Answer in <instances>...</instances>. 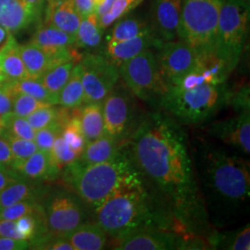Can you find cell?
<instances>
[{
    "label": "cell",
    "instance_id": "20",
    "mask_svg": "<svg viewBox=\"0 0 250 250\" xmlns=\"http://www.w3.org/2000/svg\"><path fill=\"white\" fill-rule=\"evenodd\" d=\"M21 178L30 181L53 179L60 172L52 164L49 153L37 150L27 160L13 166Z\"/></svg>",
    "mask_w": 250,
    "mask_h": 250
},
{
    "label": "cell",
    "instance_id": "28",
    "mask_svg": "<svg viewBox=\"0 0 250 250\" xmlns=\"http://www.w3.org/2000/svg\"><path fill=\"white\" fill-rule=\"evenodd\" d=\"M107 36V44H114L134 38L151 29L149 23L137 17H123L113 24Z\"/></svg>",
    "mask_w": 250,
    "mask_h": 250
},
{
    "label": "cell",
    "instance_id": "42",
    "mask_svg": "<svg viewBox=\"0 0 250 250\" xmlns=\"http://www.w3.org/2000/svg\"><path fill=\"white\" fill-rule=\"evenodd\" d=\"M14 95L5 82L0 83V116L5 117L12 111Z\"/></svg>",
    "mask_w": 250,
    "mask_h": 250
},
{
    "label": "cell",
    "instance_id": "52",
    "mask_svg": "<svg viewBox=\"0 0 250 250\" xmlns=\"http://www.w3.org/2000/svg\"><path fill=\"white\" fill-rule=\"evenodd\" d=\"M0 57H1V54H0ZM3 81V77H2V72H1V66H0V83Z\"/></svg>",
    "mask_w": 250,
    "mask_h": 250
},
{
    "label": "cell",
    "instance_id": "33",
    "mask_svg": "<svg viewBox=\"0 0 250 250\" xmlns=\"http://www.w3.org/2000/svg\"><path fill=\"white\" fill-rule=\"evenodd\" d=\"M50 160L54 167L61 171L79 159L77 153L64 140L62 134L57 136L54 141L51 151L49 152Z\"/></svg>",
    "mask_w": 250,
    "mask_h": 250
},
{
    "label": "cell",
    "instance_id": "26",
    "mask_svg": "<svg viewBox=\"0 0 250 250\" xmlns=\"http://www.w3.org/2000/svg\"><path fill=\"white\" fill-rule=\"evenodd\" d=\"M103 35L104 30L100 26L99 17L96 12L91 13L82 19L75 36L74 46L85 50L98 48L102 43Z\"/></svg>",
    "mask_w": 250,
    "mask_h": 250
},
{
    "label": "cell",
    "instance_id": "35",
    "mask_svg": "<svg viewBox=\"0 0 250 250\" xmlns=\"http://www.w3.org/2000/svg\"><path fill=\"white\" fill-rule=\"evenodd\" d=\"M0 134L3 135L9 142L11 153L13 156V160H14L13 166L25 161L38 150V147L34 140H27L23 138H20L8 133H0Z\"/></svg>",
    "mask_w": 250,
    "mask_h": 250
},
{
    "label": "cell",
    "instance_id": "44",
    "mask_svg": "<svg viewBox=\"0 0 250 250\" xmlns=\"http://www.w3.org/2000/svg\"><path fill=\"white\" fill-rule=\"evenodd\" d=\"M0 237L24 240L16 227V222L10 220H0Z\"/></svg>",
    "mask_w": 250,
    "mask_h": 250
},
{
    "label": "cell",
    "instance_id": "29",
    "mask_svg": "<svg viewBox=\"0 0 250 250\" xmlns=\"http://www.w3.org/2000/svg\"><path fill=\"white\" fill-rule=\"evenodd\" d=\"M83 86L81 77V67L79 62L72 69L71 76L62 90L59 94L58 105L66 108H78L83 104Z\"/></svg>",
    "mask_w": 250,
    "mask_h": 250
},
{
    "label": "cell",
    "instance_id": "3",
    "mask_svg": "<svg viewBox=\"0 0 250 250\" xmlns=\"http://www.w3.org/2000/svg\"><path fill=\"white\" fill-rule=\"evenodd\" d=\"M143 179L125 147L109 161L82 165L77 160L66 167V181L94 208L118 193L142 186Z\"/></svg>",
    "mask_w": 250,
    "mask_h": 250
},
{
    "label": "cell",
    "instance_id": "7",
    "mask_svg": "<svg viewBox=\"0 0 250 250\" xmlns=\"http://www.w3.org/2000/svg\"><path fill=\"white\" fill-rule=\"evenodd\" d=\"M250 11L241 0H226L220 13L214 54L231 73L239 63L247 40Z\"/></svg>",
    "mask_w": 250,
    "mask_h": 250
},
{
    "label": "cell",
    "instance_id": "27",
    "mask_svg": "<svg viewBox=\"0 0 250 250\" xmlns=\"http://www.w3.org/2000/svg\"><path fill=\"white\" fill-rule=\"evenodd\" d=\"M41 188L26 179H20L0 191V209L20 201L37 200Z\"/></svg>",
    "mask_w": 250,
    "mask_h": 250
},
{
    "label": "cell",
    "instance_id": "13",
    "mask_svg": "<svg viewBox=\"0 0 250 250\" xmlns=\"http://www.w3.org/2000/svg\"><path fill=\"white\" fill-rule=\"evenodd\" d=\"M114 250H170L185 249V241L173 232L159 227H145L127 232L115 238Z\"/></svg>",
    "mask_w": 250,
    "mask_h": 250
},
{
    "label": "cell",
    "instance_id": "1",
    "mask_svg": "<svg viewBox=\"0 0 250 250\" xmlns=\"http://www.w3.org/2000/svg\"><path fill=\"white\" fill-rule=\"evenodd\" d=\"M126 150L136 169L159 189L179 219L197 221L207 214L188 134L175 120L161 111L139 117L126 137Z\"/></svg>",
    "mask_w": 250,
    "mask_h": 250
},
{
    "label": "cell",
    "instance_id": "10",
    "mask_svg": "<svg viewBox=\"0 0 250 250\" xmlns=\"http://www.w3.org/2000/svg\"><path fill=\"white\" fill-rule=\"evenodd\" d=\"M83 104L102 102L121 78L119 68L104 55L85 54L79 61Z\"/></svg>",
    "mask_w": 250,
    "mask_h": 250
},
{
    "label": "cell",
    "instance_id": "6",
    "mask_svg": "<svg viewBox=\"0 0 250 250\" xmlns=\"http://www.w3.org/2000/svg\"><path fill=\"white\" fill-rule=\"evenodd\" d=\"M226 0H183L178 38L199 55L214 53L215 36Z\"/></svg>",
    "mask_w": 250,
    "mask_h": 250
},
{
    "label": "cell",
    "instance_id": "15",
    "mask_svg": "<svg viewBox=\"0 0 250 250\" xmlns=\"http://www.w3.org/2000/svg\"><path fill=\"white\" fill-rule=\"evenodd\" d=\"M182 8L183 0H152L149 25L162 42L178 38Z\"/></svg>",
    "mask_w": 250,
    "mask_h": 250
},
{
    "label": "cell",
    "instance_id": "19",
    "mask_svg": "<svg viewBox=\"0 0 250 250\" xmlns=\"http://www.w3.org/2000/svg\"><path fill=\"white\" fill-rule=\"evenodd\" d=\"M39 21L23 0H0V26L12 34L21 32Z\"/></svg>",
    "mask_w": 250,
    "mask_h": 250
},
{
    "label": "cell",
    "instance_id": "43",
    "mask_svg": "<svg viewBox=\"0 0 250 250\" xmlns=\"http://www.w3.org/2000/svg\"><path fill=\"white\" fill-rule=\"evenodd\" d=\"M13 163L14 160L9 142L0 134V167L12 169Z\"/></svg>",
    "mask_w": 250,
    "mask_h": 250
},
{
    "label": "cell",
    "instance_id": "16",
    "mask_svg": "<svg viewBox=\"0 0 250 250\" xmlns=\"http://www.w3.org/2000/svg\"><path fill=\"white\" fill-rule=\"evenodd\" d=\"M75 38L62 30L49 24H41L32 36L31 43L37 45L50 57L60 61L68 62L77 60L74 52Z\"/></svg>",
    "mask_w": 250,
    "mask_h": 250
},
{
    "label": "cell",
    "instance_id": "34",
    "mask_svg": "<svg viewBox=\"0 0 250 250\" xmlns=\"http://www.w3.org/2000/svg\"><path fill=\"white\" fill-rule=\"evenodd\" d=\"M36 132L26 118L17 116L12 111L3 118L2 128L0 129V133H8L27 140H34Z\"/></svg>",
    "mask_w": 250,
    "mask_h": 250
},
{
    "label": "cell",
    "instance_id": "36",
    "mask_svg": "<svg viewBox=\"0 0 250 250\" xmlns=\"http://www.w3.org/2000/svg\"><path fill=\"white\" fill-rule=\"evenodd\" d=\"M143 1L144 0H115V2L107 13L99 17L100 26L105 31L118 20L125 17V15H127L130 11L140 5Z\"/></svg>",
    "mask_w": 250,
    "mask_h": 250
},
{
    "label": "cell",
    "instance_id": "30",
    "mask_svg": "<svg viewBox=\"0 0 250 250\" xmlns=\"http://www.w3.org/2000/svg\"><path fill=\"white\" fill-rule=\"evenodd\" d=\"M78 62L77 60H71L60 63L45 72L39 79L56 99L59 98V94L69 80L72 69Z\"/></svg>",
    "mask_w": 250,
    "mask_h": 250
},
{
    "label": "cell",
    "instance_id": "5",
    "mask_svg": "<svg viewBox=\"0 0 250 250\" xmlns=\"http://www.w3.org/2000/svg\"><path fill=\"white\" fill-rule=\"evenodd\" d=\"M97 224L109 236L117 238L145 227H157L150 196L144 185L109 197L95 208Z\"/></svg>",
    "mask_w": 250,
    "mask_h": 250
},
{
    "label": "cell",
    "instance_id": "11",
    "mask_svg": "<svg viewBox=\"0 0 250 250\" xmlns=\"http://www.w3.org/2000/svg\"><path fill=\"white\" fill-rule=\"evenodd\" d=\"M102 108L105 134L124 141L138 120L133 93L117 83L102 101Z\"/></svg>",
    "mask_w": 250,
    "mask_h": 250
},
{
    "label": "cell",
    "instance_id": "14",
    "mask_svg": "<svg viewBox=\"0 0 250 250\" xmlns=\"http://www.w3.org/2000/svg\"><path fill=\"white\" fill-rule=\"evenodd\" d=\"M208 134L231 146L244 156L250 153V111L245 109L235 117L213 123L208 127Z\"/></svg>",
    "mask_w": 250,
    "mask_h": 250
},
{
    "label": "cell",
    "instance_id": "37",
    "mask_svg": "<svg viewBox=\"0 0 250 250\" xmlns=\"http://www.w3.org/2000/svg\"><path fill=\"white\" fill-rule=\"evenodd\" d=\"M62 124L58 120L45 128L37 130L34 141L38 147V150L46 153L51 151L54 141L58 135L62 134Z\"/></svg>",
    "mask_w": 250,
    "mask_h": 250
},
{
    "label": "cell",
    "instance_id": "25",
    "mask_svg": "<svg viewBox=\"0 0 250 250\" xmlns=\"http://www.w3.org/2000/svg\"><path fill=\"white\" fill-rule=\"evenodd\" d=\"M81 128L87 143L105 134L102 102L88 103L79 109Z\"/></svg>",
    "mask_w": 250,
    "mask_h": 250
},
{
    "label": "cell",
    "instance_id": "31",
    "mask_svg": "<svg viewBox=\"0 0 250 250\" xmlns=\"http://www.w3.org/2000/svg\"><path fill=\"white\" fill-rule=\"evenodd\" d=\"M2 82L7 83L13 95L25 94L49 105H58V99L49 93V91L45 88V85L39 79L27 78L17 82Z\"/></svg>",
    "mask_w": 250,
    "mask_h": 250
},
{
    "label": "cell",
    "instance_id": "51",
    "mask_svg": "<svg viewBox=\"0 0 250 250\" xmlns=\"http://www.w3.org/2000/svg\"><path fill=\"white\" fill-rule=\"evenodd\" d=\"M241 1L247 7L250 8V0H241Z\"/></svg>",
    "mask_w": 250,
    "mask_h": 250
},
{
    "label": "cell",
    "instance_id": "46",
    "mask_svg": "<svg viewBox=\"0 0 250 250\" xmlns=\"http://www.w3.org/2000/svg\"><path fill=\"white\" fill-rule=\"evenodd\" d=\"M29 249V242L9 237H0V250H24Z\"/></svg>",
    "mask_w": 250,
    "mask_h": 250
},
{
    "label": "cell",
    "instance_id": "18",
    "mask_svg": "<svg viewBox=\"0 0 250 250\" xmlns=\"http://www.w3.org/2000/svg\"><path fill=\"white\" fill-rule=\"evenodd\" d=\"M45 15V23L56 27L75 38L83 16L72 0H59L48 3Z\"/></svg>",
    "mask_w": 250,
    "mask_h": 250
},
{
    "label": "cell",
    "instance_id": "23",
    "mask_svg": "<svg viewBox=\"0 0 250 250\" xmlns=\"http://www.w3.org/2000/svg\"><path fill=\"white\" fill-rule=\"evenodd\" d=\"M19 51L26 68L29 78L32 79H40L49 69L62 63V62L50 57L44 50L31 42L24 45H19Z\"/></svg>",
    "mask_w": 250,
    "mask_h": 250
},
{
    "label": "cell",
    "instance_id": "22",
    "mask_svg": "<svg viewBox=\"0 0 250 250\" xmlns=\"http://www.w3.org/2000/svg\"><path fill=\"white\" fill-rule=\"evenodd\" d=\"M0 66L3 81L17 82L29 78L26 68L19 51V44L11 36L0 48Z\"/></svg>",
    "mask_w": 250,
    "mask_h": 250
},
{
    "label": "cell",
    "instance_id": "21",
    "mask_svg": "<svg viewBox=\"0 0 250 250\" xmlns=\"http://www.w3.org/2000/svg\"><path fill=\"white\" fill-rule=\"evenodd\" d=\"M124 141L104 134L86 144L78 161L82 165H93L113 159L124 147Z\"/></svg>",
    "mask_w": 250,
    "mask_h": 250
},
{
    "label": "cell",
    "instance_id": "50",
    "mask_svg": "<svg viewBox=\"0 0 250 250\" xmlns=\"http://www.w3.org/2000/svg\"><path fill=\"white\" fill-rule=\"evenodd\" d=\"M11 36L12 35L9 31H7L4 27L0 26V48L8 42L9 37Z\"/></svg>",
    "mask_w": 250,
    "mask_h": 250
},
{
    "label": "cell",
    "instance_id": "9",
    "mask_svg": "<svg viewBox=\"0 0 250 250\" xmlns=\"http://www.w3.org/2000/svg\"><path fill=\"white\" fill-rule=\"evenodd\" d=\"M83 200L66 191H56L45 200L44 208L47 232L55 237H66L85 223L87 213Z\"/></svg>",
    "mask_w": 250,
    "mask_h": 250
},
{
    "label": "cell",
    "instance_id": "53",
    "mask_svg": "<svg viewBox=\"0 0 250 250\" xmlns=\"http://www.w3.org/2000/svg\"><path fill=\"white\" fill-rule=\"evenodd\" d=\"M55 1H59V0H48V3H51V2H55ZM47 3V4H48Z\"/></svg>",
    "mask_w": 250,
    "mask_h": 250
},
{
    "label": "cell",
    "instance_id": "24",
    "mask_svg": "<svg viewBox=\"0 0 250 250\" xmlns=\"http://www.w3.org/2000/svg\"><path fill=\"white\" fill-rule=\"evenodd\" d=\"M66 238L74 250H104L107 244V233L98 224H83Z\"/></svg>",
    "mask_w": 250,
    "mask_h": 250
},
{
    "label": "cell",
    "instance_id": "45",
    "mask_svg": "<svg viewBox=\"0 0 250 250\" xmlns=\"http://www.w3.org/2000/svg\"><path fill=\"white\" fill-rule=\"evenodd\" d=\"M83 17L96 12L103 0H72Z\"/></svg>",
    "mask_w": 250,
    "mask_h": 250
},
{
    "label": "cell",
    "instance_id": "49",
    "mask_svg": "<svg viewBox=\"0 0 250 250\" xmlns=\"http://www.w3.org/2000/svg\"><path fill=\"white\" fill-rule=\"evenodd\" d=\"M114 2H115V0H103L102 3L100 4V6L96 10L97 16L99 18V17L105 15L107 11L110 9Z\"/></svg>",
    "mask_w": 250,
    "mask_h": 250
},
{
    "label": "cell",
    "instance_id": "40",
    "mask_svg": "<svg viewBox=\"0 0 250 250\" xmlns=\"http://www.w3.org/2000/svg\"><path fill=\"white\" fill-rule=\"evenodd\" d=\"M26 120L36 131L43 129L59 120V108L53 105L40 107L27 116Z\"/></svg>",
    "mask_w": 250,
    "mask_h": 250
},
{
    "label": "cell",
    "instance_id": "41",
    "mask_svg": "<svg viewBox=\"0 0 250 250\" xmlns=\"http://www.w3.org/2000/svg\"><path fill=\"white\" fill-rule=\"evenodd\" d=\"M226 250H250V227L248 224L237 233L233 235L225 247Z\"/></svg>",
    "mask_w": 250,
    "mask_h": 250
},
{
    "label": "cell",
    "instance_id": "39",
    "mask_svg": "<svg viewBox=\"0 0 250 250\" xmlns=\"http://www.w3.org/2000/svg\"><path fill=\"white\" fill-rule=\"evenodd\" d=\"M49 104L40 101L25 94H16L13 98L12 113L20 117L26 118L40 107L48 106Z\"/></svg>",
    "mask_w": 250,
    "mask_h": 250
},
{
    "label": "cell",
    "instance_id": "38",
    "mask_svg": "<svg viewBox=\"0 0 250 250\" xmlns=\"http://www.w3.org/2000/svg\"><path fill=\"white\" fill-rule=\"evenodd\" d=\"M42 206L37 203V200L20 201L15 204L8 206L0 209V220L16 221L19 218L27 214L35 213Z\"/></svg>",
    "mask_w": 250,
    "mask_h": 250
},
{
    "label": "cell",
    "instance_id": "2",
    "mask_svg": "<svg viewBox=\"0 0 250 250\" xmlns=\"http://www.w3.org/2000/svg\"><path fill=\"white\" fill-rule=\"evenodd\" d=\"M189 149L206 212L221 227L236 222L250 201V162L199 137Z\"/></svg>",
    "mask_w": 250,
    "mask_h": 250
},
{
    "label": "cell",
    "instance_id": "12",
    "mask_svg": "<svg viewBox=\"0 0 250 250\" xmlns=\"http://www.w3.org/2000/svg\"><path fill=\"white\" fill-rule=\"evenodd\" d=\"M158 48L156 59L159 70L168 86L178 83L198 62L199 54L182 40L162 42Z\"/></svg>",
    "mask_w": 250,
    "mask_h": 250
},
{
    "label": "cell",
    "instance_id": "8",
    "mask_svg": "<svg viewBox=\"0 0 250 250\" xmlns=\"http://www.w3.org/2000/svg\"><path fill=\"white\" fill-rule=\"evenodd\" d=\"M119 72L134 97L147 103L159 104L169 87L161 76L156 54L151 49L126 61L119 67Z\"/></svg>",
    "mask_w": 250,
    "mask_h": 250
},
{
    "label": "cell",
    "instance_id": "47",
    "mask_svg": "<svg viewBox=\"0 0 250 250\" xmlns=\"http://www.w3.org/2000/svg\"><path fill=\"white\" fill-rule=\"evenodd\" d=\"M21 178L16 171L9 168L0 167V191L7 188L11 183L20 180Z\"/></svg>",
    "mask_w": 250,
    "mask_h": 250
},
{
    "label": "cell",
    "instance_id": "32",
    "mask_svg": "<svg viewBox=\"0 0 250 250\" xmlns=\"http://www.w3.org/2000/svg\"><path fill=\"white\" fill-rule=\"evenodd\" d=\"M73 113L68 122L64 125L62 131V136L67 144L72 147L77 155L80 157L81 154L84 150L87 141L83 134L81 128L79 109L72 108Z\"/></svg>",
    "mask_w": 250,
    "mask_h": 250
},
{
    "label": "cell",
    "instance_id": "4",
    "mask_svg": "<svg viewBox=\"0 0 250 250\" xmlns=\"http://www.w3.org/2000/svg\"><path fill=\"white\" fill-rule=\"evenodd\" d=\"M230 97L226 83H205L192 87L171 85L158 105L180 125H197L216 116L229 103Z\"/></svg>",
    "mask_w": 250,
    "mask_h": 250
},
{
    "label": "cell",
    "instance_id": "17",
    "mask_svg": "<svg viewBox=\"0 0 250 250\" xmlns=\"http://www.w3.org/2000/svg\"><path fill=\"white\" fill-rule=\"evenodd\" d=\"M162 41L157 38L152 29L126 41L107 44L104 56L119 68L123 63L152 47H159Z\"/></svg>",
    "mask_w": 250,
    "mask_h": 250
},
{
    "label": "cell",
    "instance_id": "48",
    "mask_svg": "<svg viewBox=\"0 0 250 250\" xmlns=\"http://www.w3.org/2000/svg\"><path fill=\"white\" fill-rule=\"evenodd\" d=\"M27 6L32 9L36 17L40 21L41 17L45 14V9L48 0H23Z\"/></svg>",
    "mask_w": 250,
    "mask_h": 250
}]
</instances>
